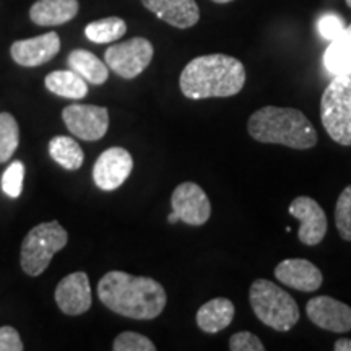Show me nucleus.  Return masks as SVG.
I'll list each match as a JSON object with an SVG mask.
<instances>
[{
  "instance_id": "26",
  "label": "nucleus",
  "mask_w": 351,
  "mask_h": 351,
  "mask_svg": "<svg viewBox=\"0 0 351 351\" xmlns=\"http://www.w3.org/2000/svg\"><path fill=\"white\" fill-rule=\"evenodd\" d=\"M23 179H25V165L21 161H13L8 168L3 171L2 176V191L10 199H16L21 195L23 191Z\"/></svg>"
},
{
  "instance_id": "32",
  "label": "nucleus",
  "mask_w": 351,
  "mask_h": 351,
  "mask_svg": "<svg viewBox=\"0 0 351 351\" xmlns=\"http://www.w3.org/2000/svg\"><path fill=\"white\" fill-rule=\"evenodd\" d=\"M168 221H169V223H173V225H174V223H178V221H179L178 215H176L174 212H173V213H171V215H169V217H168Z\"/></svg>"
},
{
  "instance_id": "4",
  "label": "nucleus",
  "mask_w": 351,
  "mask_h": 351,
  "mask_svg": "<svg viewBox=\"0 0 351 351\" xmlns=\"http://www.w3.org/2000/svg\"><path fill=\"white\" fill-rule=\"evenodd\" d=\"M249 301L257 319L276 332L291 330L300 320L295 298L270 280H256L249 289Z\"/></svg>"
},
{
  "instance_id": "33",
  "label": "nucleus",
  "mask_w": 351,
  "mask_h": 351,
  "mask_svg": "<svg viewBox=\"0 0 351 351\" xmlns=\"http://www.w3.org/2000/svg\"><path fill=\"white\" fill-rule=\"evenodd\" d=\"M215 3H228V2H232V0H212Z\"/></svg>"
},
{
  "instance_id": "34",
  "label": "nucleus",
  "mask_w": 351,
  "mask_h": 351,
  "mask_svg": "<svg viewBox=\"0 0 351 351\" xmlns=\"http://www.w3.org/2000/svg\"><path fill=\"white\" fill-rule=\"evenodd\" d=\"M346 5H348L351 8V0H346Z\"/></svg>"
},
{
  "instance_id": "23",
  "label": "nucleus",
  "mask_w": 351,
  "mask_h": 351,
  "mask_svg": "<svg viewBox=\"0 0 351 351\" xmlns=\"http://www.w3.org/2000/svg\"><path fill=\"white\" fill-rule=\"evenodd\" d=\"M127 32L125 21L119 16H108L86 25L85 36L95 44H108L121 39Z\"/></svg>"
},
{
  "instance_id": "27",
  "label": "nucleus",
  "mask_w": 351,
  "mask_h": 351,
  "mask_svg": "<svg viewBox=\"0 0 351 351\" xmlns=\"http://www.w3.org/2000/svg\"><path fill=\"white\" fill-rule=\"evenodd\" d=\"M114 351H155L156 346L150 339L137 332H122L112 343Z\"/></svg>"
},
{
  "instance_id": "15",
  "label": "nucleus",
  "mask_w": 351,
  "mask_h": 351,
  "mask_svg": "<svg viewBox=\"0 0 351 351\" xmlns=\"http://www.w3.org/2000/svg\"><path fill=\"white\" fill-rule=\"evenodd\" d=\"M275 276L280 283L302 293L317 291L324 282L322 271L306 258L282 261L275 267Z\"/></svg>"
},
{
  "instance_id": "24",
  "label": "nucleus",
  "mask_w": 351,
  "mask_h": 351,
  "mask_svg": "<svg viewBox=\"0 0 351 351\" xmlns=\"http://www.w3.org/2000/svg\"><path fill=\"white\" fill-rule=\"evenodd\" d=\"M20 142L19 122L8 112H0V163L10 160Z\"/></svg>"
},
{
  "instance_id": "30",
  "label": "nucleus",
  "mask_w": 351,
  "mask_h": 351,
  "mask_svg": "<svg viewBox=\"0 0 351 351\" xmlns=\"http://www.w3.org/2000/svg\"><path fill=\"white\" fill-rule=\"evenodd\" d=\"M23 348V341L15 328L8 326L0 327V351H21Z\"/></svg>"
},
{
  "instance_id": "5",
  "label": "nucleus",
  "mask_w": 351,
  "mask_h": 351,
  "mask_svg": "<svg viewBox=\"0 0 351 351\" xmlns=\"http://www.w3.org/2000/svg\"><path fill=\"white\" fill-rule=\"evenodd\" d=\"M320 119L333 142L351 147V77L335 75L320 99Z\"/></svg>"
},
{
  "instance_id": "9",
  "label": "nucleus",
  "mask_w": 351,
  "mask_h": 351,
  "mask_svg": "<svg viewBox=\"0 0 351 351\" xmlns=\"http://www.w3.org/2000/svg\"><path fill=\"white\" fill-rule=\"evenodd\" d=\"M171 207L178 215L179 221L186 223L189 226L205 225L212 215L208 195L195 182L179 184L171 195Z\"/></svg>"
},
{
  "instance_id": "17",
  "label": "nucleus",
  "mask_w": 351,
  "mask_h": 351,
  "mask_svg": "<svg viewBox=\"0 0 351 351\" xmlns=\"http://www.w3.org/2000/svg\"><path fill=\"white\" fill-rule=\"evenodd\" d=\"M78 8V0H38L29 10V19L39 26L64 25L75 19Z\"/></svg>"
},
{
  "instance_id": "11",
  "label": "nucleus",
  "mask_w": 351,
  "mask_h": 351,
  "mask_svg": "<svg viewBox=\"0 0 351 351\" xmlns=\"http://www.w3.org/2000/svg\"><path fill=\"white\" fill-rule=\"evenodd\" d=\"M288 212L300 221L298 238L304 245H317L327 234V217L324 208L311 197H296Z\"/></svg>"
},
{
  "instance_id": "8",
  "label": "nucleus",
  "mask_w": 351,
  "mask_h": 351,
  "mask_svg": "<svg viewBox=\"0 0 351 351\" xmlns=\"http://www.w3.org/2000/svg\"><path fill=\"white\" fill-rule=\"evenodd\" d=\"M62 119L75 137L86 142L103 138L109 129L108 109L93 104H70L62 111Z\"/></svg>"
},
{
  "instance_id": "10",
  "label": "nucleus",
  "mask_w": 351,
  "mask_h": 351,
  "mask_svg": "<svg viewBox=\"0 0 351 351\" xmlns=\"http://www.w3.org/2000/svg\"><path fill=\"white\" fill-rule=\"evenodd\" d=\"M132 169L134 160L125 148H108L101 153L93 166V181L101 191H116L127 181Z\"/></svg>"
},
{
  "instance_id": "7",
  "label": "nucleus",
  "mask_w": 351,
  "mask_h": 351,
  "mask_svg": "<svg viewBox=\"0 0 351 351\" xmlns=\"http://www.w3.org/2000/svg\"><path fill=\"white\" fill-rule=\"evenodd\" d=\"M152 43L145 38H132L129 41L114 44L104 52L106 65L117 75L132 80L148 67L153 59Z\"/></svg>"
},
{
  "instance_id": "19",
  "label": "nucleus",
  "mask_w": 351,
  "mask_h": 351,
  "mask_svg": "<svg viewBox=\"0 0 351 351\" xmlns=\"http://www.w3.org/2000/svg\"><path fill=\"white\" fill-rule=\"evenodd\" d=\"M69 67L77 72L83 80L91 85H103L109 77V67L98 59L93 52L75 49L69 54Z\"/></svg>"
},
{
  "instance_id": "3",
  "label": "nucleus",
  "mask_w": 351,
  "mask_h": 351,
  "mask_svg": "<svg viewBox=\"0 0 351 351\" xmlns=\"http://www.w3.org/2000/svg\"><path fill=\"white\" fill-rule=\"evenodd\" d=\"M247 132L261 143L285 145L309 150L317 143V132L311 121L295 108L265 106L249 117Z\"/></svg>"
},
{
  "instance_id": "16",
  "label": "nucleus",
  "mask_w": 351,
  "mask_h": 351,
  "mask_svg": "<svg viewBox=\"0 0 351 351\" xmlns=\"http://www.w3.org/2000/svg\"><path fill=\"white\" fill-rule=\"evenodd\" d=\"M142 3L158 19L179 29L191 28L200 19L195 0H142Z\"/></svg>"
},
{
  "instance_id": "13",
  "label": "nucleus",
  "mask_w": 351,
  "mask_h": 351,
  "mask_svg": "<svg viewBox=\"0 0 351 351\" xmlns=\"http://www.w3.org/2000/svg\"><path fill=\"white\" fill-rule=\"evenodd\" d=\"M90 278L85 271H75L65 278L56 288V302L59 309L67 315L85 314L91 307Z\"/></svg>"
},
{
  "instance_id": "12",
  "label": "nucleus",
  "mask_w": 351,
  "mask_h": 351,
  "mask_svg": "<svg viewBox=\"0 0 351 351\" xmlns=\"http://www.w3.org/2000/svg\"><path fill=\"white\" fill-rule=\"evenodd\" d=\"M307 317L315 326L333 333L351 330V307L330 296H315L306 304Z\"/></svg>"
},
{
  "instance_id": "21",
  "label": "nucleus",
  "mask_w": 351,
  "mask_h": 351,
  "mask_svg": "<svg viewBox=\"0 0 351 351\" xmlns=\"http://www.w3.org/2000/svg\"><path fill=\"white\" fill-rule=\"evenodd\" d=\"M46 88L60 98L82 99L88 95V85L77 72L70 70H56L46 77Z\"/></svg>"
},
{
  "instance_id": "1",
  "label": "nucleus",
  "mask_w": 351,
  "mask_h": 351,
  "mask_svg": "<svg viewBox=\"0 0 351 351\" xmlns=\"http://www.w3.org/2000/svg\"><path fill=\"white\" fill-rule=\"evenodd\" d=\"M98 296L112 313L135 320H152L165 311V288L150 276H135L125 271H108L98 283Z\"/></svg>"
},
{
  "instance_id": "18",
  "label": "nucleus",
  "mask_w": 351,
  "mask_h": 351,
  "mask_svg": "<svg viewBox=\"0 0 351 351\" xmlns=\"http://www.w3.org/2000/svg\"><path fill=\"white\" fill-rule=\"evenodd\" d=\"M234 319V304L228 298H215L197 311L195 322L202 332L218 333L230 327Z\"/></svg>"
},
{
  "instance_id": "29",
  "label": "nucleus",
  "mask_w": 351,
  "mask_h": 351,
  "mask_svg": "<svg viewBox=\"0 0 351 351\" xmlns=\"http://www.w3.org/2000/svg\"><path fill=\"white\" fill-rule=\"evenodd\" d=\"M230 350L231 351H263L265 346L251 332H238L230 339Z\"/></svg>"
},
{
  "instance_id": "6",
  "label": "nucleus",
  "mask_w": 351,
  "mask_h": 351,
  "mask_svg": "<svg viewBox=\"0 0 351 351\" xmlns=\"http://www.w3.org/2000/svg\"><path fill=\"white\" fill-rule=\"evenodd\" d=\"M69 243V234L59 221L34 226L21 244V269L29 276H39L49 267L56 252Z\"/></svg>"
},
{
  "instance_id": "20",
  "label": "nucleus",
  "mask_w": 351,
  "mask_h": 351,
  "mask_svg": "<svg viewBox=\"0 0 351 351\" xmlns=\"http://www.w3.org/2000/svg\"><path fill=\"white\" fill-rule=\"evenodd\" d=\"M324 64L332 75L351 77V25L346 26L339 38L330 41L324 54Z\"/></svg>"
},
{
  "instance_id": "14",
  "label": "nucleus",
  "mask_w": 351,
  "mask_h": 351,
  "mask_svg": "<svg viewBox=\"0 0 351 351\" xmlns=\"http://www.w3.org/2000/svg\"><path fill=\"white\" fill-rule=\"evenodd\" d=\"M60 51L59 34L51 32L41 36L15 41L10 47V54L19 65L23 67H39L49 62Z\"/></svg>"
},
{
  "instance_id": "31",
  "label": "nucleus",
  "mask_w": 351,
  "mask_h": 351,
  "mask_svg": "<svg viewBox=\"0 0 351 351\" xmlns=\"http://www.w3.org/2000/svg\"><path fill=\"white\" fill-rule=\"evenodd\" d=\"M333 350L335 351H351V340H348V339L337 340L335 345H333Z\"/></svg>"
},
{
  "instance_id": "25",
  "label": "nucleus",
  "mask_w": 351,
  "mask_h": 351,
  "mask_svg": "<svg viewBox=\"0 0 351 351\" xmlns=\"http://www.w3.org/2000/svg\"><path fill=\"white\" fill-rule=\"evenodd\" d=\"M335 225L340 238L351 243V184L341 191L337 200Z\"/></svg>"
},
{
  "instance_id": "22",
  "label": "nucleus",
  "mask_w": 351,
  "mask_h": 351,
  "mask_svg": "<svg viewBox=\"0 0 351 351\" xmlns=\"http://www.w3.org/2000/svg\"><path fill=\"white\" fill-rule=\"evenodd\" d=\"M49 155L57 165H60L67 171L80 169L83 160H85L80 145L73 138L65 137V135H57L51 140Z\"/></svg>"
},
{
  "instance_id": "28",
  "label": "nucleus",
  "mask_w": 351,
  "mask_h": 351,
  "mask_svg": "<svg viewBox=\"0 0 351 351\" xmlns=\"http://www.w3.org/2000/svg\"><path fill=\"white\" fill-rule=\"evenodd\" d=\"M345 28L346 26L343 19L337 13H326L317 21V32L327 41H333L335 38H339Z\"/></svg>"
},
{
  "instance_id": "2",
  "label": "nucleus",
  "mask_w": 351,
  "mask_h": 351,
  "mask_svg": "<svg viewBox=\"0 0 351 351\" xmlns=\"http://www.w3.org/2000/svg\"><path fill=\"white\" fill-rule=\"evenodd\" d=\"M245 69L241 60L226 54L192 59L184 67L179 86L189 99L230 98L244 88Z\"/></svg>"
}]
</instances>
